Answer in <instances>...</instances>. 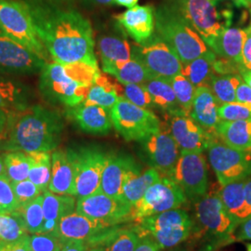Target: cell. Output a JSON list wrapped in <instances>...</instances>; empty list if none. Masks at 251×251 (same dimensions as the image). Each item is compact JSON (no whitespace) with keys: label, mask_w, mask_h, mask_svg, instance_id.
<instances>
[{"label":"cell","mask_w":251,"mask_h":251,"mask_svg":"<svg viewBox=\"0 0 251 251\" xmlns=\"http://www.w3.org/2000/svg\"><path fill=\"white\" fill-rule=\"evenodd\" d=\"M5 151L0 148V176L5 174V162H4Z\"/></svg>","instance_id":"obj_59"},{"label":"cell","mask_w":251,"mask_h":251,"mask_svg":"<svg viewBox=\"0 0 251 251\" xmlns=\"http://www.w3.org/2000/svg\"><path fill=\"white\" fill-rule=\"evenodd\" d=\"M122 96L140 107H154L152 97L144 84H126L122 90Z\"/></svg>","instance_id":"obj_44"},{"label":"cell","mask_w":251,"mask_h":251,"mask_svg":"<svg viewBox=\"0 0 251 251\" xmlns=\"http://www.w3.org/2000/svg\"><path fill=\"white\" fill-rule=\"evenodd\" d=\"M43 198L44 193L36 198L34 201L27 204L26 206L19 207L18 210L22 213L27 231L30 234L41 233L45 217L43 211Z\"/></svg>","instance_id":"obj_41"},{"label":"cell","mask_w":251,"mask_h":251,"mask_svg":"<svg viewBox=\"0 0 251 251\" xmlns=\"http://www.w3.org/2000/svg\"><path fill=\"white\" fill-rule=\"evenodd\" d=\"M251 241V218L238 226L234 233L233 243Z\"/></svg>","instance_id":"obj_49"},{"label":"cell","mask_w":251,"mask_h":251,"mask_svg":"<svg viewBox=\"0 0 251 251\" xmlns=\"http://www.w3.org/2000/svg\"><path fill=\"white\" fill-rule=\"evenodd\" d=\"M118 25L137 44H142L154 34V9L152 6H139L126 9L116 16Z\"/></svg>","instance_id":"obj_21"},{"label":"cell","mask_w":251,"mask_h":251,"mask_svg":"<svg viewBox=\"0 0 251 251\" xmlns=\"http://www.w3.org/2000/svg\"><path fill=\"white\" fill-rule=\"evenodd\" d=\"M144 86L149 91L155 107L159 108L165 113L179 108L175 92L169 79L152 77L144 83Z\"/></svg>","instance_id":"obj_36"},{"label":"cell","mask_w":251,"mask_h":251,"mask_svg":"<svg viewBox=\"0 0 251 251\" xmlns=\"http://www.w3.org/2000/svg\"><path fill=\"white\" fill-rule=\"evenodd\" d=\"M41 1L50 2V3H53V4H61L63 2H69V1H72V0H41Z\"/></svg>","instance_id":"obj_61"},{"label":"cell","mask_w":251,"mask_h":251,"mask_svg":"<svg viewBox=\"0 0 251 251\" xmlns=\"http://www.w3.org/2000/svg\"><path fill=\"white\" fill-rule=\"evenodd\" d=\"M30 251H61L63 242L55 232L28 236Z\"/></svg>","instance_id":"obj_43"},{"label":"cell","mask_w":251,"mask_h":251,"mask_svg":"<svg viewBox=\"0 0 251 251\" xmlns=\"http://www.w3.org/2000/svg\"><path fill=\"white\" fill-rule=\"evenodd\" d=\"M30 93L16 82L0 81V108L12 112H23L29 108Z\"/></svg>","instance_id":"obj_35"},{"label":"cell","mask_w":251,"mask_h":251,"mask_svg":"<svg viewBox=\"0 0 251 251\" xmlns=\"http://www.w3.org/2000/svg\"><path fill=\"white\" fill-rule=\"evenodd\" d=\"M244 193L248 203L251 206V175L245 179L244 182Z\"/></svg>","instance_id":"obj_55"},{"label":"cell","mask_w":251,"mask_h":251,"mask_svg":"<svg viewBox=\"0 0 251 251\" xmlns=\"http://www.w3.org/2000/svg\"><path fill=\"white\" fill-rule=\"evenodd\" d=\"M47 63L25 47L0 32V73L33 75L42 71Z\"/></svg>","instance_id":"obj_18"},{"label":"cell","mask_w":251,"mask_h":251,"mask_svg":"<svg viewBox=\"0 0 251 251\" xmlns=\"http://www.w3.org/2000/svg\"><path fill=\"white\" fill-rule=\"evenodd\" d=\"M68 115L81 130L89 134H107L113 126L111 110L99 105L82 102L69 108Z\"/></svg>","instance_id":"obj_22"},{"label":"cell","mask_w":251,"mask_h":251,"mask_svg":"<svg viewBox=\"0 0 251 251\" xmlns=\"http://www.w3.org/2000/svg\"><path fill=\"white\" fill-rule=\"evenodd\" d=\"M75 212L113 226L131 223V206L101 192L76 199Z\"/></svg>","instance_id":"obj_17"},{"label":"cell","mask_w":251,"mask_h":251,"mask_svg":"<svg viewBox=\"0 0 251 251\" xmlns=\"http://www.w3.org/2000/svg\"><path fill=\"white\" fill-rule=\"evenodd\" d=\"M102 71L114 75L122 85L144 84L153 77L144 65L133 57L128 61L102 66Z\"/></svg>","instance_id":"obj_32"},{"label":"cell","mask_w":251,"mask_h":251,"mask_svg":"<svg viewBox=\"0 0 251 251\" xmlns=\"http://www.w3.org/2000/svg\"><path fill=\"white\" fill-rule=\"evenodd\" d=\"M11 184L18 201L19 207L26 206L43 194V192L29 179L11 182Z\"/></svg>","instance_id":"obj_46"},{"label":"cell","mask_w":251,"mask_h":251,"mask_svg":"<svg viewBox=\"0 0 251 251\" xmlns=\"http://www.w3.org/2000/svg\"><path fill=\"white\" fill-rule=\"evenodd\" d=\"M142 239L136 227L114 226L94 239L88 241L89 248L100 246L104 251H135Z\"/></svg>","instance_id":"obj_25"},{"label":"cell","mask_w":251,"mask_h":251,"mask_svg":"<svg viewBox=\"0 0 251 251\" xmlns=\"http://www.w3.org/2000/svg\"><path fill=\"white\" fill-rule=\"evenodd\" d=\"M75 170V198H86L99 192L108 153L97 146L68 149Z\"/></svg>","instance_id":"obj_12"},{"label":"cell","mask_w":251,"mask_h":251,"mask_svg":"<svg viewBox=\"0 0 251 251\" xmlns=\"http://www.w3.org/2000/svg\"><path fill=\"white\" fill-rule=\"evenodd\" d=\"M89 250V245L86 241L81 240H68L63 242L61 251H87Z\"/></svg>","instance_id":"obj_53"},{"label":"cell","mask_w":251,"mask_h":251,"mask_svg":"<svg viewBox=\"0 0 251 251\" xmlns=\"http://www.w3.org/2000/svg\"><path fill=\"white\" fill-rule=\"evenodd\" d=\"M29 235L22 213L18 209L10 213H0V241L16 242Z\"/></svg>","instance_id":"obj_38"},{"label":"cell","mask_w":251,"mask_h":251,"mask_svg":"<svg viewBox=\"0 0 251 251\" xmlns=\"http://www.w3.org/2000/svg\"><path fill=\"white\" fill-rule=\"evenodd\" d=\"M25 4L37 36L53 62L98 65L92 27L80 12L41 0H28Z\"/></svg>","instance_id":"obj_1"},{"label":"cell","mask_w":251,"mask_h":251,"mask_svg":"<svg viewBox=\"0 0 251 251\" xmlns=\"http://www.w3.org/2000/svg\"><path fill=\"white\" fill-rule=\"evenodd\" d=\"M0 244H1V241H0Z\"/></svg>","instance_id":"obj_64"},{"label":"cell","mask_w":251,"mask_h":251,"mask_svg":"<svg viewBox=\"0 0 251 251\" xmlns=\"http://www.w3.org/2000/svg\"><path fill=\"white\" fill-rule=\"evenodd\" d=\"M247 251H251V244L247 245Z\"/></svg>","instance_id":"obj_63"},{"label":"cell","mask_w":251,"mask_h":251,"mask_svg":"<svg viewBox=\"0 0 251 251\" xmlns=\"http://www.w3.org/2000/svg\"><path fill=\"white\" fill-rule=\"evenodd\" d=\"M219 117L225 121L251 120V106L238 101L221 104Z\"/></svg>","instance_id":"obj_45"},{"label":"cell","mask_w":251,"mask_h":251,"mask_svg":"<svg viewBox=\"0 0 251 251\" xmlns=\"http://www.w3.org/2000/svg\"><path fill=\"white\" fill-rule=\"evenodd\" d=\"M5 174L11 182L25 180L29 177L30 159L27 152L23 151H5Z\"/></svg>","instance_id":"obj_40"},{"label":"cell","mask_w":251,"mask_h":251,"mask_svg":"<svg viewBox=\"0 0 251 251\" xmlns=\"http://www.w3.org/2000/svg\"><path fill=\"white\" fill-rule=\"evenodd\" d=\"M216 132L219 139L230 147L251 152V120H221Z\"/></svg>","instance_id":"obj_29"},{"label":"cell","mask_w":251,"mask_h":251,"mask_svg":"<svg viewBox=\"0 0 251 251\" xmlns=\"http://www.w3.org/2000/svg\"><path fill=\"white\" fill-rule=\"evenodd\" d=\"M75 206L76 198L75 197L54 194L49 190L44 192L43 211L45 223L41 233L54 232L61 219L75 212Z\"/></svg>","instance_id":"obj_27"},{"label":"cell","mask_w":251,"mask_h":251,"mask_svg":"<svg viewBox=\"0 0 251 251\" xmlns=\"http://www.w3.org/2000/svg\"><path fill=\"white\" fill-rule=\"evenodd\" d=\"M14 113L12 111L0 108V142L6 141L9 137L10 129L15 119Z\"/></svg>","instance_id":"obj_48"},{"label":"cell","mask_w":251,"mask_h":251,"mask_svg":"<svg viewBox=\"0 0 251 251\" xmlns=\"http://www.w3.org/2000/svg\"><path fill=\"white\" fill-rule=\"evenodd\" d=\"M171 178L178 183L188 201L204 197L208 192V176L203 152H180Z\"/></svg>","instance_id":"obj_15"},{"label":"cell","mask_w":251,"mask_h":251,"mask_svg":"<svg viewBox=\"0 0 251 251\" xmlns=\"http://www.w3.org/2000/svg\"><path fill=\"white\" fill-rule=\"evenodd\" d=\"M88 1L91 4H94V5L107 6V5L114 4V0H88Z\"/></svg>","instance_id":"obj_60"},{"label":"cell","mask_w":251,"mask_h":251,"mask_svg":"<svg viewBox=\"0 0 251 251\" xmlns=\"http://www.w3.org/2000/svg\"><path fill=\"white\" fill-rule=\"evenodd\" d=\"M138 2L139 0H114V4H116L117 6L125 7L127 9L135 7L138 4Z\"/></svg>","instance_id":"obj_56"},{"label":"cell","mask_w":251,"mask_h":251,"mask_svg":"<svg viewBox=\"0 0 251 251\" xmlns=\"http://www.w3.org/2000/svg\"><path fill=\"white\" fill-rule=\"evenodd\" d=\"M139 143L144 159L150 167L158 171L162 176L171 177L180 150L168 126L165 128L161 124L158 131L149 135Z\"/></svg>","instance_id":"obj_16"},{"label":"cell","mask_w":251,"mask_h":251,"mask_svg":"<svg viewBox=\"0 0 251 251\" xmlns=\"http://www.w3.org/2000/svg\"><path fill=\"white\" fill-rule=\"evenodd\" d=\"M207 156L221 185L244 179L251 175V152L230 147L220 139L207 148Z\"/></svg>","instance_id":"obj_13"},{"label":"cell","mask_w":251,"mask_h":251,"mask_svg":"<svg viewBox=\"0 0 251 251\" xmlns=\"http://www.w3.org/2000/svg\"><path fill=\"white\" fill-rule=\"evenodd\" d=\"M98 50L102 66L132 59V47L125 37L101 36L98 42Z\"/></svg>","instance_id":"obj_33"},{"label":"cell","mask_w":251,"mask_h":251,"mask_svg":"<svg viewBox=\"0 0 251 251\" xmlns=\"http://www.w3.org/2000/svg\"><path fill=\"white\" fill-rule=\"evenodd\" d=\"M141 171V167L130 155L108 153L99 192L109 197L119 198L126 179Z\"/></svg>","instance_id":"obj_19"},{"label":"cell","mask_w":251,"mask_h":251,"mask_svg":"<svg viewBox=\"0 0 251 251\" xmlns=\"http://www.w3.org/2000/svg\"><path fill=\"white\" fill-rule=\"evenodd\" d=\"M240 75L242 76L244 82H246L251 88V71L244 69L242 72L240 73Z\"/></svg>","instance_id":"obj_58"},{"label":"cell","mask_w":251,"mask_h":251,"mask_svg":"<svg viewBox=\"0 0 251 251\" xmlns=\"http://www.w3.org/2000/svg\"><path fill=\"white\" fill-rule=\"evenodd\" d=\"M222 1V0H219ZM233 4H235L237 7H244V8H251V0H231Z\"/></svg>","instance_id":"obj_57"},{"label":"cell","mask_w":251,"mask_h":251,"mask_svg":"<svg viewBox=\"0 0 251 251\" xmlns=\"http://www.w3.org/2000/svg\"><path fill=\"white\" fill-rule=\"evenodd\" d=\"M28 236L16 242H1L0 251H30Z\"/></svg>","instance_id":"obj_50"},{"label":"cell","mask_w":251,"mask_h":251,"mask_svg":"<svg viewBox=\"0 0 251 251\" xmlns=\"http://www.w3.org/2000/svg\"><path fill=\"white\" fill-rule=\"evenodd\" d=\"M19 208L10 179L6 174L0 176V213H10Z\"/></svg>","instance_id":"obj_47"},{"label":"cell","mask_w":251,"mask_h":251,"mask_svg":"<svg viewBox=\"0 0 251 251\" xmlns=\"http://www.w3.org/2000/svg\"><path fill=\"white\" fill-rule=\"evenodd\" d=\"M170 5L193 27L209 48L232 24L233 11L219 0H169Z\"/></svg>","instance_id":"obj_5"},{"label":"cell","mask_w":251,"mask_h":251,"mask_svg":"<svg viewBox=\"0 0 251 251\" xmlns=\"http://www.w3.org/2000/svg\"><path fill=\"white\" fill-rule=\"evenodd\" d=\"M112 227L114 226L81 215L75 211L61 219L54 232L57 233L63 242L68 240H81L88 242Z\"/></svg>","instance_id":"obj_20"},{"label":"cell","mask_w":251,"mask_h":251,"mask_svg":"<svg viewBox=\"0 0 251 251\" xmlns=\"http://www.w3.org/2000/svg\"><path fill=\"white\" fill-rule=\"evenodd\" d=\"M167 126L180 152H203L219 139L197 123L190 115L177 108L165 113Z\"/></svg>","instance_id":"obj_14"},{"label":"cell","mask_w":251,"mask_h":251,"mask_svg":"<svg viewBox=\"0 0 251 251\" xmlns=\"http://www.w3.org/2000/svg\"><path fill=\"white\" fill-rule=\"evenodd\" d=\"M111 118L113 126L126 142H141L161 127L152 111L135 105L123 96L111 108Z\"/></svg>","instance_id":"obj_9"},{"label":"cell","mask_w":251,"mask_h":251,"mask_svg":"<svg viewBox=\"0 0 251 251\" xmlns=\"http://www.w3.org/2000/svg\"><path fill=\"white\" fill-rule=\"evenodd\" d=\"M87 251H104V250L100 246H93V247H90Z\"/></svg>","instance_id":"obj_62"},{"label":"cell","mask_w":251,"mask_h":251,"mask_svg":"<svg viewBox=\"0 0 251 251\" xmlns=\"http://www.w3.org/2000/svg\"><path fill=\"white\" fill-rule=\"evenodd\" d=\"M175 92L179 108L190 114L197 88L182 74L177 75L169 79Z\"/></svg>","instance_id":"obj_42"},{"label":"cell","mask_w":251,"mask_h":251,"mask_svg":"<svg viewBox=\"0 0 251 251\" xmlns=\"http://www.w3.org/2000/svg\"><path fill=\"white\" fill-rule=\"evenodd\" d=\"M100 73L98 65L89 63H47L40 72L39 90L49 102L74 107L84 102Z\"/></svg>","instance_id":"obj_3"},{"label":"cell","mask_w":251,"mask_h":251,"mask_svg":"<svg viewBox=\"0 0 251 251\" xmlns=\"http://www.w3.org/2000/svg\"><path fill=\"white\" fill-rule=\"evenodd\" d=\"M249 34V27H229L216 38L209 49L218 56L242 65L244 45Z\"/></svg>","instance_id":"obj_26"},{"label":"cell","mask_w":251,"mask_h":251,"mask_svg":"<svg viewBox=\"0 0 251 251\" xmlns=\"http://www.w3.org/2000/svg\"><path fill=\"white\" fill-rule=\"evenodd\" d=\"M243 81L239 75L215 74L210 81L209 89L213 92L220 104L236 101V90Z\"/></svg>","instance_id":"obj_39"},{"label":"cell","mask_w":251,"mask_h":251,"mask_svg":"<svg viewBox=\"0 0 251 251\" xmlns=\"http://www.w3.org/2000/svg\"><path fill=\"white\" fill-rule=\"evenodd\" d=\"M132 57L153 77L170 79L182 72L179 56L155 33L147 41L132 47Z\"/></svg>","instance_id":"obj_11"},{"label":"cell","mask_w":251,"mask_h":251,"mask_svg":"<svg viewBox=\"0 0 251 251\" xmlns=\"http://www.w3.org/2000/svg\"><path fill=\"white\" fill-rule=\"evenodd\" d=\"M193 204L194 229L210 236L216 248L233 243L239 225L228 212L217 191L207 192Z\"/></svg>","instance_id":"obj_6"},{"label":"cell","mask_w":251,"mask_h":251,"mask_svg":"<svg viewBox=\"0 0 251 251\" xmlns=\"http://www.w3.org/2000/svg\"><path fill=\"white\" fill-rule=\"evenodd\" d=\"M161 177V174L152 168L136 173L126 179L119 199L129 206H133L143 198L147 190Z\"/></svg>","instance_id":"obj_30"},{"label":"cell","mask_w":251,"mask_h":251,"mask_svg":"<svg viewBox=\"0 0 251 251\" xmlns=\"http://www.w3.org/2000/svg\"><path fill=\"white\" fill-rule=\"evenodd\" d=\"M187 201L183 191L174 179L162 176L147 190L143 198L131 206L130 221L138 224L148 217L179 208Z\"/></svg>","instance_id":"obj_10"},{"label":"cell","mask_w":251,"mask_h":251,"mask_svg":"<svg viewBox=\"0 0 251 251\" xmlns=\"http://www.w3.org/2000/svg\"><path fill=\"white\" fill-rule=\"evenodd\" d=\"M141 235L152 238L161 251L186 241L194 229L192 216L182 207L148 217L135 225Z\"/></svg>","instance_id":"obj_7"},{"label":"cell","mask_w":251,"mask_h":251,"mask_svg":"<svg viewBox=\"0 0 251 251\" xmlns=\"http://www.w3.org/2000/svg\"><path fill=\"white\" fill-rule=\"evenodd\" d=\"M0 32L49 62L50 54L37 36L25 2L0 0Z\"/></svg>","instance_id":"obj_8"},{"label":"cell","mask_w":251,"mask_h":251,"mask_svg":"<svg viewBox=\"0 0 251 251\" xmlns=\"http://www.w3.org/2000/svg\"><path fill=\"white\" fill-rule=\"evenodd\" d=\"M154 33L171 47L182 63L210 50L198 32L170 4L154 9Z\"/></svg>","instance_id":"obj_4"},{"label":"cell","mask_w":251,"mask_h":251,"mask_svg":"<svg viewBox=\"0 0 251 251\" xmlns=\"http://www.w3.org/2000/svg\"><path fill=\"white\" fill-rule=\"evenodd\" d=\"M220 105L215 95L208 87H199L196 90L189 115L208 132L217 135L216 128L221 121L219 117Z\"/></svg>","instance_id":"obj_24"},{"label":"cell","mask_w":251,"mask_h":251,"mask_svg":"<svg viewBox=\"0 0 251 251\" xmlns=\"http://www.w3.org/2000/svg\"><path fill=\"white\" fill-rule=\"evenodd\" d=\"M9 137L0 145L4 151L51 152L62 141L64 124L61 115L41 105L20 112Z\"/></svg>","instance_id":"obj_2"},{"label":"cell","mask_w":251,"mask_h":251,"mask_svg":"<svg viewBox=\"0 0 251 251\" xmlns=\"http://www.w3.org/2000/svg\"><path fill=\"white\" fill-rule=\"evenodd\" d=\"M236 101L251 106V88L244 80L236 90Z\"/></svg>","instance_id":"obj_52"},{"label":"cell","mask_w":251,"mask_h":251,"mask_svg":"<svg viewBox=\"0 0 251 251\" xmlns=\"http://www.w3.org/2000/svg\"><path fill=\"white\" fill-rule=\"evenodd\" d=\"M217 55L211 50L202 56L189 62L182 63L181 74L188 78L196 87H208L216 73L213 68Z\"/></svg>","instance_id":"obj_31"},{"label":"cell","mask_w":251,"mask_h":251,"mask_svg":"<svg viewBox=\"0 0 251 251\" xmlns=\"http://www.w3.org/2000/svg\"><path fill=\"white\" fill-rule=\"evenodd\" d=\"M135 251H161V250L152 238L146 235H142V239Z\"/></svg>","instance_id":"obj_54"},{"label":"cell","mask_w":251,"mask_h":251,"mask_svg":"<svg viewBox=\"0 0 251 251\" xmlns=\"http://www.w3.org/2000/svg\"><path fill=\"white\" fill-rule=\"evenodd\" d=\"M27 153L31 164L28 179L44 193L49 190L51 177V154L50 152Z\"/></svg>","instance_id":"obj_37"},{"label":"cell","mask_w":251,"mask_h":251,"mask_svg":"<svg viewBox=\"0 0 251 251\" xmlns=\"http://www.w3.org/2000/svg\"><path fill=\"white\" fill-rule=\"evenodd\" d=\"M49 191L58 195L75 196V170L68 149L54 150L51 153V177Z\"/></svg>","instance_id":"obj_23"},{"label":"cell","mask_w":251,"mask_h":251,"mask_svg":"<svg viewBox=\"0 0 251 251\" xmlns=\"http://www.w3.org/2000/svg\"><path fill=\"white\" fill-rule=\"evenodd\" d=\"M117 85L108 79L105 75L100 73L96 80L90 86L85 103L95 104L110 109L113 107L121 97Z\"/></svg>","instance_id":"obj_34"},{"label":"cell","mask_w":251,"mask_h":251,"mask_svg":"<svg viewBox=\"0 0 251 251\" xmlns=\"http://www.w3.org/2000/svg\"><path fill=\"white\" fill-rule=\"evenodd\" d=\"M248 27H249V34L243 49L242 66L244 69L251 71V22Z\"/></svg>","instance_id":"obj_51"},{"label":"cell","mask_w":251,"mask_h":251,"mask_svg":"<svg viewBox=\"0 0 251 251\" xmlns=\"http://www.w3.org/2000/svg\"><path fill=\"white\" fill-rule=\"evenodd\" d=\"M245 179L221 185L217 190L228 212L240 225L251 218V206L244 193Z\"/></svg>","instance_id":"obj_28"}]
</instances>
